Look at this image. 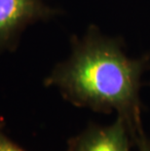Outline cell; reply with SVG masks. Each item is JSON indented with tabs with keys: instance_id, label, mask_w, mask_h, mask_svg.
<instances>
[{
	"instance_id": "5b68a950",
	"label": "cell",
	"mask_w": 150,
	"mask_h": 151,
	"mask_svg": "<svg viewBox=\"0 0 150 151\" xmlns=\"http://www.w3.org/2000/svg\"><path fill=\"white\" fill-rule=\"evenodd\" d=\"M133 147H136V151H150V137L145 133V130L133 139Z\"/></svg>"
},
{
	"instance_id": "7a4b0ae2",
	"label": "cell",
	"mask_w": 150,
	"mask_h": 151,
	"mask_svg": "<svg viewBox=\"0 0 150 151\" xmlns=\"http://www.w3.org/2000/svg\"><path fill=\"white\" fill-rule=\"evenodd\" d=\"M60 14L43 0H0V54L14 51L28 25Z\"/></svg>"
},
{
	"instance_id": "8992f818",
	"label": "cell",
	"mask_w": 150,
	"mask_h": 151,
	"mask_svg": "<svg viewBox=\"0 0 150 151\" xmlns=\"http://www.w3.org/2000/svg\"><path fill=\"white\" fill-rule=\"evenodd\" d=\"M147 85H148V86H149V87H150V80H149V81H148V82H147Z\"/></svg>"
},
{
	"instance_id": "3957f363",
	"label": "cell",
	"mask_w": 150,
	"mask_h": 151,
	"mask_svg": "<svg viewBox=\"0 0 150 151\" xmlns=\"http://www.w3.org/2000/svg\"><path fill=\"white\" fill-rule=\"evenodd\" d=\"M133 147L125 120L116 116L108 125L90 123L68 139L66 151H132Z\"/></svg>"
},
{
	"instance_id": "277c9868",
	"label": "cell",
	"mask_w": 150,
	"mask_h": 151,
	"mask_svg": "<svg viewBox=\"0 0 150 151\" xmlns=\"http://www.w3.org/2000/svg\"><path fill=\"white\" fill-rule=\"evenodd\" d=\"M0 151H25L4 134L0 127Z\"/></svg>"
},
{
	"instance_id": "6da1fadb",
	"label": "cell",
	"mask_w": 150,
	"mask_h": 151,
	"mask_svg": "<svg viewBox=\"0 0 150 151\" xmlns=\"http://www.w3.org/2000/svg\"><path fill=\"white\" fill-rule=\"evenodd\" d=\"M119 36L90 24L82 36L70 38V55L57 63L44 80L63 99L79 108L101 114L116 113L125 120L133 142L144 131L140 89L150 69V53L132 59Z\"/></svg>"
}]
</instances>
